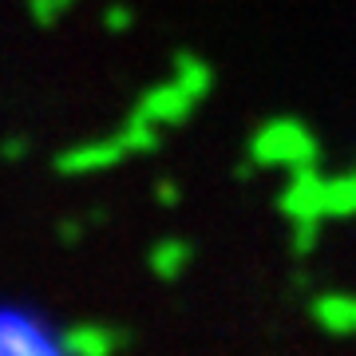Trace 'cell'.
I'll use <instances>...</instances> for the list:
<instances>
[{"mask_svg": "<svg viewBox=\"0 0 356 356\" xmlns=\"http://www.w3.org/2000/svg\"><path fill=\"white\" fill-rule=\"evenodd\" d=\"M254 170H301V166L321 163V139L301 115H269L261 119L250 139H245V159Z\"/></svg>", "mask_w": 356, "mask_h": 356, "instance_id": "1", "label": "cell"}, {"mask_svg": "<svg viewBox=\"0 0 356 356\" xmlns=\"http://www.w3.org/2000/svg\"><path fill=\"white\" fill-rule=\"evenodd\" d=\"M277 210L289 226H329V214H325V175L317 166H301V170H289L285 186L277 191Z\"/></svg>", "mask_w": 356, "mask_h": 356, "instance_id": "2", "label": "cell"}, {"mask_svg": "<svg viewBox=\"0 0 356 356\" xmlns=\"http://www.w3.org/2000/svg\"><path fill=\"white\" fill-rule=\"evenodd\" d=\"M127 159H131V147H127V139H123V131L115 127L111 135L64 147V151L51 159V170L64 175V178H88V175H103V170H111V166L127 163Z\"/></svg>", "mask_w": 356, "mask_h": 356, "instance_id": "3", "label": "cell"}, {"mask_svg": "<svg viewBox=\"0 0 356 356\" xmlns=\"http://www.w3.org/2000/svg\"><path fill=\"white\" fill-rule=\"evenodd\" d=\"M198 103H202V99H194L178 79L166 76V79H159V83H151V88L135 99L131 115H139V119H147V123H154V127L170 131V127L191 123V115L198 111Z\"/></svg>", "mask_w": 356, "mask_h": 356, "instance_id": "4", "label": "cell"}, {"mask_svg": "<svg viewBox=\"0 0 356 356\" xmlns=\"http://www.w3.org/2000/svg\"><path fill=\"white\" fill-rule=\"evenodd\" d=\"M131 344V332L123 325L107 321H76L60 332V348L67 356H119Z\"/></svg>", "mask_w": 356, "mask_h": 356, "instance_id": "5", "label": "cell"}, {"mask_svg": "<svg viewBox=\"0 0 356 356\" xmlns=\"http://www.w3.org/2000/svg\"><path fill=\"white\" fill-rule=\"evenodd\" d=\"M309 321L332 341H356V293L321 289L309 297Z\"/></svg>", "mask_w": 356, "mask_h": 356, "instance_id": "6", "label": "cell"}, {"mask_svg": "<svg viewBox=\"0 0 356 356\" xmlns=\"http://www.w3.org/2000/svg\"><path fill=\"white\" fill-rule=\"evenodd\" d=\"M0 356H67L60 341H48L32 321L0 313Z\"/></svg>", "mask_w": 356, "mask_h": 356, "instance_id": "7", "label": "cell"}, {"mask_svg": "<svg viewBox=\"0 0 356 356\" xmlns=\"http://www.w3.org/2000/svg\"><path fill=\"white\" fill-rule=\"evenodd\" d=\"M191 261H194V245L186 238H159L147 250V269L159 281H178L191 269Z\"/></svg>", "mask_w": 356, "mask_h": 356, "instance_id": "8", "label": "cell"}, {"mask_svg": "<svg viewBox=\"0 0 356 356\" xmlns=\"http://www.w3.org/2000/svg\"><path fill=\"white\" fill-rule=\"evenodd\" d=\"M170 79H178L194 99H206V95L214 91V67H210V60H202V56L191 51V48L175 51V60H170Z\"/></svg>", "mask_w": 356, "mask_h": 356, "instance_id": "9", "label": "cell"}, {"mask_svg": "<svg viewBox=\"0 0 356 356\" xmlns=\"http://www.w3.org/2000/svg\"><path fill=\"white\" fill-rule=\"evenodd\" d=\"M325 214L329 222L356 218V166L344 175H325Z\"/></svg>", "mask_w": 356, "mask_h": 356, "instance_id": "10", "label": "cell"}, {"mask_svg": "<svg viewBox=\"0 0 356 356\" xmlns=\"http://www.w3.org/2000/svg\"><path fill=\"white\" fill-rule=\"evenodd\" d=\"M119 131H123V139L131 147V159L135 154H154L163 147V127H154V123H147V119H139V115H131V111L119 123Z\"/></svg>", "mask_w": 356, "mask_h": 356, "instance_id": "11", "label": "cell"}, {"mask_svg": "<svg viewBox=\"0 0 356 356\" xmlns=\"http://www.w3.org/2000/svg\"><path fill=\"white\" fill-rule=\"evenodd\" d=\"M72 4H76V0H28V16H32V24L51 28Z\"/></svg>", "mask_w": 356, "mask_h": 356, "instance_id": "12", "label": "cell"}, {"mask_svg": "<svg viewBox=\"0 0 356 356\" xmlns=\"http://www.w3.org/2000/svg\"><path fill=\"white\" fill-rule=\"evenodd\" d=\"M293 238H289V254L297 257V261H305V257L317 254L321 245V226H289Z\"/></svg>", "mask_w": 356, "mask_h": 356, "instance_id": "13", "label": "cell"}, {"mask_svg": "<svg viewBox=\"0 0 356 356\" xmlns=\"http://www.w3.org/2000/svg\"><path fill=\"white\" fill-rule=\"evenodd\" d=\"M103 28H107V32H115V36H123V32H131V28H135V13H131L127 4H111V8L103 13Z\"/></svg>", "mask_w": 356, "mask_h": 356, "instance_id": "14", "label": "cell"}, {"mask_svg": "<svg viewBox=\"0 0 356 356\" xmlns=\"http://www.w3.org/2000/svg\"><path fill=\"white\" fill-rule=\"evenodd\" d=\"M154 202L166 206V210H175V206L182 202V186H178L175 178H159V182H154Z\"/></svg>", "mask_w": 356, "mask_h": 356, "instance_id": "15", "label": "cell"}, {"mask_svg": "<svg viewBox=\"0 0 356 356\" xmlns=\"http://www.w3.org/2000/svg\"><path fill=\"white\" fill-rule=\"evenodd\" d=\"M24 154H32V139L28 135H8L0 143V159H8V163H20Z\"/></svg>", "mask_w": 356, "mask_h": 356, "instance_id": "16", "label": "cell"}, {"mask_svg": "<svg viewBox=\"0 0 356 356\" xmlns=\"http://www.w3.org/2000/svg\"><path fill=\"white\" fill-rule=\"evenodd\" d=\"M56 234H60V242L64 245H76L83 234H88V222H79V218H67V222H60L56 226Z\"/></svg>", "mask_w": 356, "mask_h": 356, "instance_id": "17", "label": "cell"}]
</instances>
